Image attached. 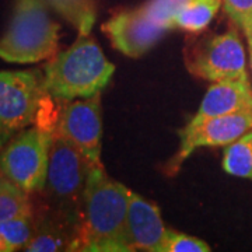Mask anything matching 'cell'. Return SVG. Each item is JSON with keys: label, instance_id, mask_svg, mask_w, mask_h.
<instances>
[{"label": "cell", "instance_id": "cell-1", "mask_svg": "<svg viewBox=\"0 0 252 252\" xmlns=\"http://www.w3.org/2000/svg\"><path fill=\"white\" fill-rule=\"evenodd\" d=\"M129 196L130 189L112 180L102 164L93 165L86 182L73 251H132L126 233Z\"/></svg>", "mask_w": 252, "mask_h": 252}, {"label": "cell", "instance_id": "cell-2", "mask_svg": "<svg viewBox=\"0 0 252 252\" xmlns=\"http://www.w3.org/2000/svg\"><path fill=\"white\" fill-rule=\"evenodd\" d=\"M115 73L90 34H80L73 45L58 52L44 66V87L55 101L90 98L102 93Z\"/></svg>", "mask_w": 252, "mask_h": 252}, {"label": "cell", "instance_id": "cell-3", "mask_svg": "<svg viewBox=\"0 0 252 252\" xmlns=\"http://www.w3.org/2000/svg\"><path fill=\"white\" fill-rule=\"evenodd\" d=\"M61 26L41 0H17L13 17L0 36V59L32 64L54 58L59 49Z\"/></svg>", "mask_w": 252, "mask_h": 252}, {"label": "cell", "instance_id": "cell-4", "mask_svg": "<svg viewBox=\"0 0 252 252\" xmlns=\"http://www.w3.org/2000/svg\"><path fill=\"white\" fill-rule=\"evenodd\" d=\"M58 114L46 109L42 118L14 136L0 150V174L30 195L45 188Z\"/></svg>", "mask_w": 252, "mask_h": 252}, {"label": "cell", "instance_id": "cell-5", "mask_svg": "<svg viewBox=\"0 0 252 252\" xmlns=\"http://www.w3.org/2000/svg\"><path fill=\"white\" fill-rule=\"evenodd\" d=\"M52 101L41 70H0V150L36 124Z\"/></svg>", "mask_w": 252, "mask_h": 252}, {"label": "cell", "instance_id": "cell-6", "mask_svg": "<svg viewBox=\"0 0 252 252\" xmlns=\"http://www.w3.org/2000/svg\"><path fill=\"white\" fill-rule=\"evenodd\" d=\"M91 164L80 150L55 129L49 167L42 195L45 206L79 224Z\"/></svg>", "mask_w": 252, "mask_h": 252}, {"label": "cell", "instance_id": "cell-7", "mask_svg": "<svg viewBox=\"0 0 252 252\" xmlns=\"http://www.w3.org/2000/svg\"><path fill=\"white\" fill-rule=\"evenodd\" d=\"M185 63L195 77L215 81H250L247 55L235 30L205 38L190 46Z\"/></svg>", "mask_w": 252, "mask_h": 252}, {"label": "cell", "instance_id": "cell-8", "mask_svg": "<svg viewBox=\"0 0 252 252\" xmlns=\"http://www.w3.org/2000/svg\"><path fill=\"white\" fill-rule=\"evenodd\" d=\"M251 129L252 112L228 114L206 118L199 122H188L180 132V150L168 164V172L174 174L177 171L196 149L228 146Z\"/></svg>", "mask_w": 252, "mask_h": 252}, {"label": "cell", "instance_id": "cell-9", "mask_svg": "<svg viewBox=\"0 0 252 252\" xmlns=\"http://www.w3.org/2000/svg\"><path fill=\"white\" fill-rule=\"evenodd\" d=\"M56 130L93 164H101V93L66 104L58 114Z\"/></svg>", "mask_w": 252, "mask_h": 252}, {"label": "cell", "instance_id": "cell-10", "mask_svg": "<svg viewBox=\"0 0 252 252\" xmlns=\"http://www.w3.org/2000/svg\"><path fill=\"white\" fill-rule=\"evenodd\" d=\"M101 30L107 34L112 46L129 58L144 55L167 32L142 7L119 11L104 23Z\"/></svg>", "mask_w": 252, "mask_h": 252}, {"label": "cell", "instance_id": "cell-11", "mask_svg": "<svg viewBox=\"0 0 252 252\" xmlns=\"http://www.w3.org/2000/svg\"><path fill=\"white\" fill-rule=\"evenodd\" d=\"M165 230L160 209L130 190L126 217V233L130 250L158 252Z\"/></svg>", "mask_w": 252, "mask_h": 252}, {"label": "cell", "instance_id": "cell-12", "mask_svg": "<svg viewBox=\"0 0 252 252\" xmlns=\"http://www.w3.org/2000/svg\"><path fill=\"white\" fill-rule=\"evenodd\" d=\"M34 234L24 247L27 252L73 251L77 238V223L46 207L44 212H34Z\"/></svg>", "mask_w": 252, "mask_h": 252}, {"label": "cell", "instance_id": "cell-13", "mask_svg": "<svg viewBox=\"0 0 252 252\" xmlns=\"http://www.w3.org/2000/svg\"><path fill=\"white\" fill-rule=\"evenodd\" d=\"M240 112H252L250 81H215L207 89L198 112L189 122Z\"/></svg>", "mask_w": 252, "mask_h": 252}, {"label": "cell", "instance_id": "cell-14", "mask_svg": "<svg viewBox=\"0 0 252 252\" xmlns=\"http://www.w3.org/2000/svg\"><path fill=\"white\" fill-rule=\"evenodd\" d=\"M79 31L90 34L97 18L95 0H41Z\"/></svg>", "mask_w": 252, "mask_h": 252}, {"label": "cell", "instance_id": "cell-15", "mask_svg": "<svg viewBox=\"0 0 252 252\" xmlns=\"http://www.w3.org/2000/svg\"><path fill=\"white\" fill-rule=\"evenodd\" d=\"M223 0H188L175 18V27L188 32H200L212 23Z\"/></svg>", "mask_w": 252, "mask_h": 252}, {"label": "cell", "instance_id": "cell-16", "mask_svg": "<svg viewBox=\"0 0 252 252\" xmlns=\"http://www.w3.org/2000/svg\"><path fill=\"white\" fill-rule=\"evenodd\" d=\"M31 195L0 174V221L14 217L34 216Z\"/></svg>", "mask_w": 252, "mask_h": 252}, {"label": "cell", "instance_id": "cell-17", "mask_svg": "<svg viewBox=\"0 0 252 252\" xmlns=\"http://www.w3.org/2000/svg\"><path fill=\"white\" fill-rule=\"evenodd\" d=\"M223 170L233 177L252 180V129L225 146Z\"/></svg>", "mask_w": 252, "mask_h": 252}, {"label": "cell", "instance_id": "cell-18", "mask_svg": "<svg viewBox=\"0 0 252 252\" xmlns=\"http://www.w3.org/2000/svg\"><path fill=\"white\" fill-rule=\"evenodd\" d=\"M34 216L14 217L0 221V252L24 250L34 234Z\"/></svg>", "mask_w": 252, "mask_h": 252}, {"label": "cell", "instance_id": "cell-19", "mask_svg": "<svg viewBox=\"0 0 252 252\" xmlns=\"http://www.w3.org/2000/svg\"><path fill=\"white\" fill-rule=\"evenodd\" d=\"M188 0H150L142 9L149 17L167 31L175 28V18Z\"/></svg>", "mask_w": 252, "mask_h": 252}, {"label": "cell", "instance_id": "cell-20", "mask_svg": "<svg viewBox=\"0 0 252 252\" xmlns=\"http://www.w3.org/2000/svg\"><path fill=\"white\" fill-rule=\"evenodd\" d=\"M209 244L193 235L184 234L172 228H167L158 252H209Z\"/></svg>", "mask_w": 252, "mask_h": 252}, {"label": "cell", "instance_id": "cell-21", "mask_svg": "<svg viewBox=\"0 0 252 252\" xmlns=\"http://www.w3.org/2000/svg\"><path fill=\"white\" fill-rule=\"evenodd\" d=\"M223 9L228 18L244 32L252 28V0H223Z\"/></svg>", "mask_w": 252, "mask_h": 252}, {"label": "cell", "instance_id": "cell-22", "mask_svg": "<svg viewBox=\"0 0 252 252\" xmlns=\"http://www.w3.org/2000/svg\"><path fill=\"white\" fill-rule=\"evenodd\" d=\"M245 36H247V41H248V51H250V64H251V70H252V28L248 30L247 32H244Z\"/></svg>", "mask_w": 252, "mask_h": 252}]
</instances>
